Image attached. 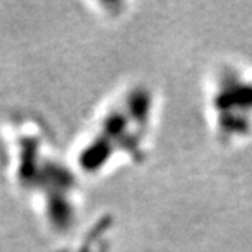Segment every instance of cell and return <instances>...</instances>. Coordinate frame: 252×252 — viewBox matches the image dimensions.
I'll return each instance as SVG.
<instances>
[{
	"label": "cell",
	"instance_id": "2",
	"mask_svg": "<svg viewBox=\"0 0 252 252\" xmlns=\"http://www.w3.org/2000/svg\"><path fill=\"white\" fill-rule=\"evenodd\" d=\"M11 140L14 184L28 191L47 228L64 234L81 213V176L70 161L55 151L50 135L38 122L23 120Z\"/></svg>",
	"mask_w": 252,
	"mask_h": 252
},
{
	"label": "cell",
	"instance_id": "3",
	"mask_svg": "<svg viewBox=\"0 0 252 252\" xmlns=\"http://www.w3.org/2000/svg\"><path fill=\"white\" fill-rule=\"evenodd\" d=\"M204 117L218 145L239 148L252 141V67L237 61L216 65L205 79Z\"/></svg>",
	"mask_w": 252,
	"mask_h": 252
},
{
	"label": "cell",
	"instance_id": "4",
	"mask_svg": "<svg viewBox=\"0 0 252 252\" xmlns=\"http://www.w3.org/2000/svg\"><path fill=\"white\" fill-rule=\"evenodd\" d=\"M111 219L102 218L94 226L90 228L76 246L67 252H108L110 249Z\"/></svg>",
	"mask_w": 252,
	"mask_h": 252
},
{
	"label": "cell",
	"instance_id": "1",
	"mask_svg": "<svg viewBox=\"0 0 252 252\" xmlns=\"http://www.w3.org/2000/svg\"><path fill=\"white\" fill-rule=\"evenodd\" d=\"M158 100L146 84H129L108 96L85 123L73 148L71 164L79 176L96 178L149 157Z\"/></svg>",
	"mask_w": 252,
	"mask_h": 252
}]
</instances>
